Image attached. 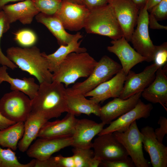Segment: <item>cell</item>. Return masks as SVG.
Masks as SVG:
<instances>
[{"label":"cell","instance_id":"6da1fadb","mask_svg":"<svg viewBox=\"0 0 167 167\" xmlns=\"http://www.w3.org/2000/svg\"><path fill=\"white\" fill-rule=\"evenodd\" d=\"M66 92L63 84L56 81L40 84L31 100V112L43 115L47 120L67 112Z\"/></svg>","mask_w":167,"mask_h":167},{"label":"cell","instance_id":"7a4b0ae2","mask_svg":"<svg viewBox=\"0 0 167 167\" xmlns=\"http://www.w3.org/2000/svg\"><path fill=\"white\" fill-rule=\"evenodd\" d=\"M7 58L23 71L35 77L39 84L51 83L53 74L49 70L47 60L36 46H12L6 50Z\"/></svg>","mask_w":167,"mask_h":167},{"label":"cell","instance_id":"3957f363","mask_svg":"<svg viewBox=\"0 0 167 167\" xmlns=\"http://www.w3.org/2000/svg\"><path fill=\"white\" fill-rule=\"evenodd\" d=\"M97 62L88 53L72 52L61 63L57 71L53 73L52 81L65 84L67 87L80 78H87Z\"/></svg>","mask_w":167,"mask_h":167},{"label":"cell","instance_id":"277c9868","mask_svg":"<svg viewBox=\"0 0 167 167\" xmlns=\"http://www.w3.org/2000/svg\"><path fill=\"white\" fill-rule=\"evenodd\" d=\"M86 32L108 36L113 40L124 36L111 5L89 10L84 26Z\"/></svg>","mask_w":167,"mask_h":167},{"label":"cell","instance_id":"5b68a950","mask_svg":"<svg viewBox=\"0 0 167 167\" xmlns=\"http://www.w3.org/2000/svg\"><path fill=\"white\" fill-rule=\"evenodd\" d=\"M122 69L121 65L107 55L103 56L91 73L84 81L71 88L75 92L84 95L101 84L111 79Z\"/></svg>","mask_w":167,"mask_h":167},{"label":"cell","instance_id":"8992f818","mask_svg":"<svg viewBox=\"0 0 167 167\" xmlns=\"http://www.w3.org/2000/svg\"><path fill=\"white\" fill-rule=\"evenodd\" d=\"M31 111V100L21 92L12 91L0 100V113L11 121L24 122Z\"/></svg>","mask_w":167,"mask_h":167},{"label":"cell","instance_id":"52a82bcc","mask_svg":"<svg viewBox=\"0 0 167 167\" xmlns=\"http://www.w3.org/2000/svg\"><path fill=\"white\" fill-rule=\"evenodd\" d=\"M113 133L130 156L135 167H149V164L144 156L142 134L136 121L133 122L125 131Z\"/></svg>","mask_w":167,"mask_h":167},{"label":"cell","instance_id":"ba28073f","mask_svg":"<svg viewBox=\"0 0 167 167\" xmlns=\"http://www.w3.org/2000/svg\"><path fill=\"white\" fill-rule=\"evenodd\" d=\"M148 12L144 7L139 10L137 27L132 34L131 41L136 51L148 62L153 61L156 46L153 44L148 30Z\"/></svg>","mask_w":167,"mask_h":167},{"label":"cell","instance_id":"9c48e42d","mask_svg":"<svg viewBox=\"0 0 167 167\" xmlns=\"http://www.w3.org/2000/svg\"><path fill=\"white\" fill-rule=\"evenodd\" d=\"M126 40L130 41L139 10L132 0H109Z\"/></svg>","mask_w":167,"mask_h":167},{"label":"cell","instance_id":"30bf717a","mask_svg":"<svg viewBox=\"0 0 167 167\" xmlns=\"http://www.w3.org/2000/svg\"><path fill=\"white\" fill-rule=\"evenodd\" d=\"M94 156L102 161H109L124 159L128 154L113 133L98 135L92 142Z\"/></svg>","mask_w":167,"mask_h":167},{"label":"cell","instance_id":"8fae6325","mask_svg":"<svg viewBox=\"0 0 167 167\" xmlns=\"http://www.w3.org/2000/svg\"><path fill=\"white\" fill-rule=\"evenodd\" d=\"M72 144V136L39 138L30 145L26 151V153L30 157L44 160L61 150L71 146Z\"/></svg>","mask_w":167,"mask_h":167},{"label":"cell","instance_id":"7c38bea8","mask_svg":"<svg viewBox=\"0 0 167 167\" xmlns=\"http://www.w3.org/2000/svg\"><path fill=\"white\" fill-rule=\"evenodd\" d=\"M62 0L60 7L54 15L60 19L64 28L77 31L84 28L89 10L83 4Z\"/></svg>","mask_w":167,"mask_h":167},{"label":"cell","instance_id":"4fadbf2b","mask_svg":"<svg viewBox=\"0 0 167 167\" xmlns=\"http://www.w3.org/2000/svg\"><path fill=\"white\" fill-rule=\"evenodd\" d=\"M159 67L154 63L146 67L139 73L130 70L126 75L119 97L125 99L137 93L142 92L153 80Z\"/></svg>","mask_w":167,"mask_h":167},{"label":"cell","instance_id":"5bb4252c","mask_svg":"<svg viewBox=\"0 0 167 167\" xmlns=\"http://www.w3.org/2000/svg\"><path fill=\"white\" fill-rule=\"evenodd\" d=\"M153 108L152 104H145L139 99L134 108L111 122L108 126L103 128L97 135L115 131L123 132L134 121L148 118Z\"/></svg>","mask_w":167,"mask_h":167},{"label":"cell","instance_id":"9a60e30c","mask_svg":"<svg viewBox=\"0 0 167 167\" xmlns=\"http://www.w3.org/2000/svg\"><path fill=\"white\" fill-rule=\"evenodd\" d=\"M144 149L149 154L153 167H167V147L156 139L153 128L146 126L140 131Z\"/></svg>","mask_w":167,"mask_h":167},{"label":"cell","instance_id":"2e32d148","mask_svg":"<svg viewBox=\"0 0 167 167\" xmlns=\"http://www.w3.org/2000/svg\"><path fill=\"white\" fill-rule=\"evenodd\" d=\"M105 124L98 123L87 118L78 119L72 136L74 148L83 149L92 148V139L103 130Z\"/></svg>","mask_w":167,"mask_h":167},{"label":"cell","instance_id":"e0dca14e","mask_svg":"<svg viewBox=\"0 0 167 167\" xmlns=\"http://www.w3.org/2000/svg\"><path fill=\"white\" fill-rule=\"evenodd\" d=\"M126 75L122 69L115 75L85 94L86 97L96 103L103 102L110 98L119 97L122 92Z\"/></svg>","mask_w":167,"mask_h":167},{"label":"cell","instance_id":"ac0fdd59","mask_svg":"<svg viewBox=\"0 0 167 167\" xmlns=\"http://www.w3.org/2000/svg\"><path fill=\"white\" fill-rule=\"evenodd\" d=\"M111 43L112 45L108 46L107 49L118 57L126 75L135 65L146 61L145 58L131 46L124 36L118 40H113Z\"/></svg>","mask_w":167,"mask_h":167},{"label":"cell","instance_id":"d6986e66","mask_svg":"<svg viewBox=\"0 0 167 167\" xmlns=\"http://www.w3.org/2000/svg\"><path fill=\"white\" fill-rule=\"evenodd\" d=\"M167 64L157 70L152 82L142 92L141 96L153 103H159L167 111Z\"/></svg>","mask_w":167,"mask_h":167},{"label":"cell","instance_id":"ffe728a7","mask_svg":"<svg viewBox=\"0 0 167 167\" xmlns=\"http://www.w3.org/2000/svg\"><path fill=\"white\" fill-rule=\"evenodd\" d=\"M142 92L137 93L129 98L122 99L115 97L101 107L99 117L105 124H109L113 121L134 108L141 96Z\"/></svg>","mask_w":167,"mask_h":167},{"label":"cell","instance_id":"44dd1931","mask_svg":"<svg viewBox=\"0 0 167 167\" xmlns=\"http://www.w3.org/2000/svg\"><path fill=\"white\" fill-rule=\"evenodd\" d=\"M67 113L75 116L81 114L89 115L92 114L99 117L101 106L84 95L74 92L70 88H66Z\"/></svg>","mask_w":167,"mask_h":167},{"label":"cell","instance_id":"7402d4cb","mask_svg":"<svg viewBox=\"0 0 167 167\" xmlns=\"http://www.w3.org/2000/svg\"><path fill=\"white\" fill-rule=\"evenodd\" d=\"M77 119L75 115L67 113L61 120L48 121L41 128L37 137L72 136Z\"/></svg>","mask_w":167,"mask_h":167},{"label":"cell","instance_id":"603a6c76","mask_svg":"<svg viewBox=\"0 0 167 167\" xmlns=\"http://www.w3.org/2000/svg\"><path fill=\"white\" fill-rule=\"evenodd\" d=\"M2 10L11 24L17 21L23 24H31L34 18L40 13L31 0L6 5Z\"/></svg>","mask_w":167,"mask_h":167},{"label":"cell","instance_id":"cb8c5ba5","mask_svg":"<svg viewBox=\"0 0 167 167\" xmlns=\"http://www.w3.org/2000/svg\"><path fill=\"white\" fill-rule=\"evenodd\" d=\"M83 36L79 32L74 34L71 41L66 45H60L58 49L54 53L47 54L43 52L44 56L46 58L48 64L49 71L54 73L58 70L59 66L66 57L72 52L82 53L86 52V48L80 47L82 40L79 41L82 38Z\"/></svg>","mask_w":167,"mask_h":167},{"label":"cell","instance_id":"d4e9b609","mask_svg":"<svg viewBox=\"0 0 167 167\" xmlns=\"http://www.w3.org/2000/svg\"><path fill=\"white\" fill-rule=\"evenodd\" d=\"M48 121L42 115L31 112L24 122V135L18 144V148L20 152L27 151L32 142L37 137L42 125Z\"/></svg>","mask_w":167,"mask_h":167},{"label":"cell","instance_id":"484cf974","mask_svg":"<svg viewBox=\"0 0 167 167\" xmlns=\"http://www.w3.org/2000/svg\"><path fill=\"white\" fill-rule=\"evenodd\" d=\"M7 67H0V84L3 82L9 83L12 91L21 92L32 100L36 94L39 85L36 84L33 78L24 77L22 79L13 78L7 72Z\"/></svg>","mask_w":167,"mask_h":167},{"label":"cell","instance_id":"4316f807","mask_svg":"<svg viewBox=\"0 0 167 167\" xmlns=\"http://www.w3.org/2000/svg\"><path fill=\"white\" fill-rule=\"evenodd\" d=\"M35 18L37 22L45 25L55 37L59 45H66L72 39L74 34L67 32L61 21L54 15L40 12Z\"/></svg>","mask_w":167,"mask_h":167},{"label":"cell","instance_id":"83f0119b","mask_svg":"<svg viewBox=\"0 0 167 167\" xmlns=\"http://www.w3.org/2000/svg\"><path fill=\"white\" fill-rule=\"evenodd\" d=\"M24 131V122H16L0 130V145L2 148H10L13 151L18 148L19 141Z\"/></svg>","mask_w":167,"mask_h":167},{"label":"cell","instance_id":"f1b7e54d","mask_svg":"<svg viewBox=\"0 0 167 167\" xmlns=\"http://www.w3.org/2000/svg\"><path fill=\"white\" fill-rule=\"evenodd\" d=\"M72 156L75 167H97L102 161L94 156L93 151L90 149L74 148Z\"/></svg>","mask_w":167,"mask_h":167},{"label":"cell","instance_id":"f546056e","mask_svg":"<svg viewBox=\"0 0 167 167\" xmlns=\"http://www.w3.org/2000/svg\"><path fill=\"white\" fill-rule=\"evenodd\" d=\"M36 159L26 164L20 163L15 153L10 148L4 149L0 145V167H34Z\"/></svg>","mask_w":167,"mask_h":167},{"label":"cell","instance_id":"4dcf8cb0","mask_svg":"<svg viewBox=\"0 0 167 167\" xmlns=\"http://www.w3.org/2000/svg\"><path fill=\"white\" fill-rule=\"evenodd\" d=\"M10 24L4 11L2 10L0 11V64L14 70L17 68V66L4 54L0 45L1 38L3 35L9 30Z\"/></svg>","mask_w":167,"mask_h":167},{"label":"cell","instance_id":"1f68e13d","mask_svg":"<svg viewBox=\"0 0 167 167\" xmlns=\"http://www.w3.org/2000/svg\"><path fill=\"white\" fill-rule=\"evenodd\" d=\"M40 13L48 15L54 14L61 6L62 0H31Z\"/></svg>","mask_w":167,"mask_h":167},{"label":"cell","instance_id":"d6a6232c","mask_svg":"<svg viewBox=\"0 0 167 167\" xmlns=\"http://www.w3.org/2000/svg\"><path fill=\"white\" fill-rule=\"evenodd\" d=\"M14 38L19 45L24 47L32 46L37 40L36 33L28 29H22L16 32Z\"/></svg>","mask_w":167,"mask_h":167},{"label":"cell","instance_id":"836d02e7","mask_svg":"<svg viewBox=\"0 0 167 167\" xmlns=\"http://www.w3.org/2000/svg\"><path fill=\"white\" fill-rule=\"evenodd\" d=\"M167 61V43L164 42L156 46V49L154 57V63L159 67H162Z\"/></svg>","mask_w":167,"mask_h":167},{"label":"cell","instance_id":"e575fe53","mask_svg":"<svg viewBox=\"0 0 167 167\" xmlns=\"http://www.w3.org/2000/svg\"><path fill=\"white\" fill-rule=\"evenodd\" d=\"M157 20L165 19L167 17V0H162L155 6L150 12Z\"/></svg>","mask_w":167,"mask_h":167},{"label":"cell","instance_id":"d590c367","mask_svg":"<svg viewBox=\"0 0 167 167\" xmlns=\"http://www.w3.org/2000/svg\"><path fill=\"white\" fill-rule=\"evenodd\" d=\"M104 167H134L135 165L131 158L112 161H102L100 165Z\"/></svg>","mask_w":167,"mask_h":167},{"label":"cell","instance_id":"8d00e7d4","mask_svg":"<svg viewBox=\"0 0 167 167\" xmlns=\"http://www.w3.org/2000/svg\"><path fill=\"white\" fill-rule=\"evenodd\" d=\"M160 127L154 130V133L158 141L163 143L164 136L167 134V118L166 117L161 116L160 117L158 122Z\"/></svg>","mask_w":167,"mask_h":167},{"label":"cell","instance_id":"74e56055","mask_svg":"<svg viewBox=\"0 0 167 167\" xmlns=\"http://www.w3.org/2000/svg\"><path fill=\"white\" fill-rule=\"evenodd\" d=\"M82 4L89 10L101 7L109 3V0H82Z\"/></svg>","mask_w":167,"mask_h":167},{"label":"cell","instance_id":"f35d334b","mask_svg":"<svg viewBox=\"0 0 167 167\" xmlns=\"http://www.w3.org/2000/svg\"><path fill=\"white\" fill-rule=\"evenodd\" d=\"M148 25L150 26V28L152 29L165 30L167 29V26L161 25L159 24L157 20L151 13L148 15Z\"/></svg>","mask_w":167,"mask_h":167},{"label":"cell","instance_id":"ab89813d","mask_svg":"<svg viewBox=\"0 0 167 167\" xmlns=\"http://www.w3.org/2000/svg\"><path fill=\"white\" fill-rule=\"evenodd\" d=\"M15 123L8 120L0 113V130L6 128Z\"/></svg>","mask_w":167,"mask_h":167},{"label":"cell","instance_id":"60d3db41","mask_svg":"<svg viewBox=\"0 0 167 167\" xmlns=\"http://www.w3.org/2000/svg\"><path fill=\"white\" fill-rule=\"evenodd\" d=\"M162 0H147L144 7L148 12H150L152 8Z\"/></svg>","mask_w":167,"mask_h":167},{"label":"cell","instance_id":"b9f144b4","mask_svg":"<svg viewBox=\"0 0 167 167\" xmlns=\"http://www.w3.org/2000/svg\"><path fill=\"white\" fill-rule=\"evenodd\" d=\"M132 0L139 10L145 6L147 1V0Z\"/></svg>","mask_w":167,"mask_h":167},{"label":"cell","instance_id":"7bdbcfd3","mask_svg":"<svg viewBox=\"0 0 167 167\" xmlns=\"http://www.w3.org/2000/svg\"><path fill=\"white\" fill-rule=\"evenodd\" d=\"M23 0H0V11L2 10L3 7L9 2Z\"/></svg>","mask_w":167,"mask_h":167},{"label":"cell","instance_id":"ee69618b","mask_svg":"<svg viewBox=\"0 0 167 167\" xmlns=\"http://www.w3.org/2000/svg\"><path fill=\"white\" fill-rule=\"evenodd\" d=\"M67 1L78 4H83L82 0H65Z\"/></svg>","mask_w":167,"mask_h":167}]
</instances>
